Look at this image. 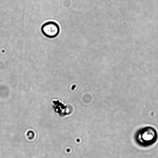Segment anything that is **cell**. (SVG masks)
Wrapping results in <instances>:
<instances>
[{"mask_svg": "<svg viewBox=\"0 0 158 158\" xmlns=\"http://www.w3.org/2000/svg\"><path fill=\"white\" fill-rule=\"evenodd\" d=\"M41 32L44 36L48 38H54L59 35L60 28L59 25L53 21H48L43 24Z\"/></svg>", "mask_w": 158, "mask_h": 158, "instance_id": "cell-1", "label": "cell"}]
</instances>
